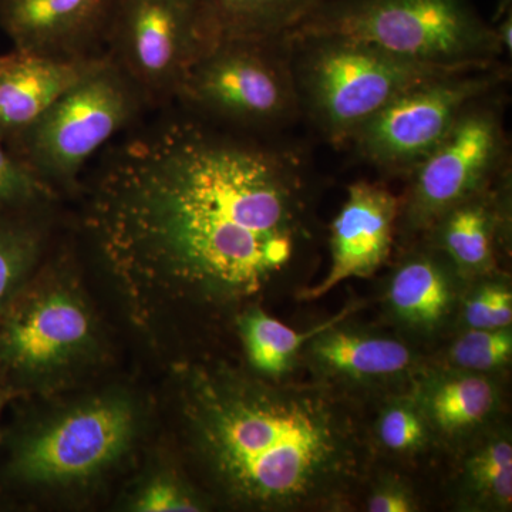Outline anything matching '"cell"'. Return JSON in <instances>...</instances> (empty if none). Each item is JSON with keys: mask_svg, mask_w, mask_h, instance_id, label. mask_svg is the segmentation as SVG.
<instances>
[{"mask_svg": "<svg viewBox=\"0 0 512 512\" xmlns=\"http://www.w3.org/2000/svg\"><path fill=\"white\" fill-rule=\"evenodd\" d=\"M309 355L325 375L357 383L394 379L413 365L412 352L399 340L333 325L309 340Z\"/></svg>", "mask_w": 512, "mask_h": 512, "instance_id": "17", "label": "cell"}, {"mask_svg": "<svg viewBox=\"0 0 512 512\" xmlns=\"http://www.w3.org/2000/svg\"><path fill=\"white\" fill-rule=\"evenodd\" d=\"M339 319L340 316L322 326L298 332L258 306H251L239 316L238 330L252 372L268 379L284 376L303 346Z\"/></svg>", "mask_w": 512, "mask_h": 512, "instance_id": "21", "label": "cell"}, {"mask_svg": "<svg viewBox=\"0 0 512 512\" xmlns=\"http://www.w3.org/2000/svg\"><path fill=\"white\" fill-rule=\"evenodd\" d=\"M505 79L507 70L498 63L431 77L390 101L350 141L367 163L410 174L440 146L464 110Z\"/></svg>", "mask_w": 512, "mask_h": 512, "instance_id": "9", "label": "cell"}, {"mask_svg": "<svg viewBox=\"0 0 512 512\" xmlns=\"http://www.w3.org/2000/svg\"><path fill=\"white\" fill-rule=\"evenodd\" d=\"M106 55L57 60L13 50L0 56V141L9 143L32 126L62 94L96 69Z\"/></svg>", "mask_w": 512, "mask_h": 512, "instance_id": "14", "label": "cell"}, {"mask_svg": "<svg viewBox=\"0 0 512 512\" xmlns=\"http://www.w3.org/2000/svg\"><path fill=\"white\" fill-rule=\"evenodd\" d=\"M367 510L372 512H409L414 510L410 495L404 493L402 488H380L370 497Z\"/></svg>", "mask_w": 512, "mask_h": 512, "instance_id": "28", "label": "cell"}, {"mask_svg": "<svg viewBox=\"0 0 512 512\" xmlns=\"http://www.w3.org/2000/svg\"><path fill=\"white\" fill-rule=\"evenodd\" d=\"M510 167L487 187L451 208L427 231L433 234L437 251L467 274H478L494 262L495 234L500 225L498 198L510 185Z\"/></svg>", "mask_w": 512, "mask_h": 512, "instance_id": "15", "label": "cell"}, {"mask_svg": "<svg viewBox=\"0 0 512 512\" xmlns=\"http://www.w3.org/2000/svg\"><path fill=\"white\" fill-rule=\"evenodd\" d=\"M46 210L0 214V315L43 264L50 235Z\"/></svg>", "mask_w": 512, "mask_h": 512, "instance_id": "20", "label": "cell"}, {"mask_svg": "<svg viewBox=\"0 0 512 512\" xmlns=\"http://www.w3.org/2000/svg\"><path fill=\"white\" fill-rule=\"evenodd\" d=\"M185 448L224 503L295 511L339 500L360 483L370 448L359 419L328 390L279 386L225 363L177 375Z\"/></svg>", "mask_w": 512, "mask_h": 512, "instance_id": "2", "label": "cell"}, {"mask_svg": "<svg viewBox=\"0 0 512 512\" xmlns=\"http://www.w3.org/2000/svg\"><path fill=\"white\" fill-rule=\"evenodd\" d=\"M120 0H0V28L16 52L47 59L104 56Z\"/></svg>", "mask_w": 512, "mask_h": 512, "instance_id": "12", "label": "cell"}, {"mask_svg": "<svg viewBox=\"0 0 512 512\" xmlns=\"http://www.w3.org/2000/svg\"><path fill=\"white\" fill-rule=\"evenodd\" d=\"M323 0H197L204 53L231 40L282 39ZM202 53V55H204Z\"/></svg>", "mask_w": 512, "mask_h": 512, "instance_id": "16", "label": "cell"}, {"mask_svg": "<svg viewBox=\"0 0 512 512\" xmlns=\"http://www.w3.org/2000/svg\"><path fill=\"white\" fill-rule=\"evenodd\" d=\"M146 109L136 87L106 55L6 146L57 191H73L94 153Z\"/></svg>", "mask_w": 512, "mask_h": 512, "instance_id": "7", "label": "cell"}, {"mask_svg": "<svg viewBox=\"0 0 512 512\" xmlns=\"http://www.w3.org/2000/svg\"><path fill=\"white\" fill-rule=\"evenodd\" d=\"M511 0L504 2V13L498 19L497 25H493L495 35H497L498 42H500L503 53L511 56L512 52V13H511Z\"/></svg>", "mask_w": 512, "mask_h": 512, "instance_id": "29", "label": "cell"}, {"mask_svg": "<svg viewBox=\"0 0 512 512\" xmlns=\"http://www.w3.org/2000/svg\"><path fill=\"white\" fill-rule=\"evenodd\" d=\"M400 201L382 185L359 181L330 228L332 262L322 282L303 293V299L322 298L352 278L375 274L392 251Z\"/></svg>", "mask_w": 512, "mask_h": 512, "instance_id": "13", "label": "cell"}, {"mask_svg": "<svg viewBox=\"0 0 512 512\" xmlns=\"http://www.w3.org/2000/svg\"><path fill=\"white\" fill-rule=\"evenodd\" d=\"M143 427L140 402L127 390L77 397L9 431L0 476L15 490H82L131 456Z\"/></svg>", "mask_w": 512, "mask_h": 512, "instance_id": "3", "label": "cell"}, {"mask_svg": "<svg viewBox=\"0 0 512 512\" xmlns=\"http://www.w3.org/2000/svg\"><path fill=\"white\" fill-rule=\"evenodd\" d=\"M389 298L403 322L414 328H434L443 322L453 303L446 264L436 252L410 256L394 274Z\"/></svg>", "mask_w": 512, "mask_h": 512, "instance_id": "18", "label": "cell"}, {"mask_svg": "<svg viewBox=\"0 0 512 512\" xmlns=\"http://www.w3.org/2000/svg\"><path fill=\"white\" fill-rule=\"evenodd\" d=\"M59 197V191L46 183L0 141V214L45 210Z\"/></svg>", "mask_w": 512, "mask_h": 512, "instance_id": "23", "label": "cell"}, {"mask_svg": "<svg viewBox=\"0 0 512 512\" xmlns=\"http://www.w3.org/2000/svg\"><path fill=\"white\" fill-rule=\"evenodd\" d=\"M468 483L474 493L497 507L512 503V447L510 440H493L467 464Z\"/></svg>", "mask_w": 512, "mask_h": 512, "instance_id": "24", "label": "cell"}, {"mask_svg": "<svg viewBox=\"0 0 512 512\" xmlns=\"http://www.w3.org/2000/svg\"><path fill=\"white\" fill-rule=\"evenodd\" d=\"M103 355L99 319L66 256L40 265L0 315V384L13 397L60 389Z\"/></svg>", "mask_w": 512, "mask_h": 512, "instance_id": "4", "label": "cell"}, {"mask_svg": "<svg viewBox=\"0 0 512 512\" xmlns=\"http://www.w3.org/2000/svg\"><path fill=\"white\" fill-rule=\"evenodd\" d=\"M336 36L434 66L468 69L503 56L473 0H323L282 39Z\"/></svg>", "mask_w": 512, "mask_h": 512, "instance_id": "5", "label": "cell"}, {"mask_svg": "<svg viewBox=\"0 0 512 512\" xmlns=\"http://www.w3.org/2000/svg\"><path fill=\"white\" fill-rule=\"evenodd\" d=\"M497 404V392L487 377L456 373L431 380L421 393V413L441 433L461 434L488 419Z\"/></svg>", "mask_w": 512, "mask_h": 512, "instance_id": "19", "label": "cell"}, {"mask_svg": "<svg viewBox=\"0 0 512 512\" xmlns=\"http://www.w3.org/2000/svg\"><path fill=\"white\" fill-rule=\"evenodd\" d=\"M177 100L234 126L291 123L302 113L291 47L285 39L218 43L192 64Z\"/></svg>", "mask_w": 512, "mask_h": 512, "instance_id": "8", "label": "cell"}, {"mask_svg": "<svg viewBox=\"0 0 512 512\" xmlns=\"http://www.w3.org/2000/svg\"><path fill=\"white\" fill-rule=\"evenodd\" d=\"M285 40L291 47L301 111L336 146L350 141L367 120L410 87L464 70L414 62L345 37Z\"/></svg>", "mask_w": 512, "mask_h": 512, "instance_id": "6", "label": "cell"}, {"mask_svg": "<svg viewBox=\"0 0 512 512\" xmlns=\"http://www.w3.org/2000/svg\"><path fill=\"white\" fill-rule=\"evenodd\" d=\"M466 322L471 329H507L512 322V295L503 285H484L466 303Z\"/></svg>", "mask_w": 512, "mask_h": 512, "instance_id": "27", "label": "cell"}, {"mask_svg": "<svg viewBox=\"0 0 512 512\" xmlns=\"http://www.w3.org/2000/svg\"><path fill=\"white\" fill-rule=\"evenodd\" d=\"M126 510L136 512L204 511L207 504L183 476L171 468L148 471L126 498Z\"/></svg>", "mask_w": 512, "mask_h": 512, "instance_id": "22", "label": "cell"}, {"mask_svg": "<svg viewBox=\"0 0 512 512\" xmlns=\"http://www.w3.org/2000/svg\"><path fill=\"white\" fill-rule=\"evenodd\" d=\"M202 53L197 0H120L107 55L136 87L147 109L177 100Z\"/></svg>", "mask_w": 512, "mask_h": 512, "instance_id": "11", "label": "cell"}, {"mask_svg": "<svg viewBox=\"0 0 512 512\" xmlns=\"http://www.w3.org/2000/svg\"><path fill=\"white\" fill-rule=\"evenodd\" d=\"M494 94L471 103L440 146L410 173L412 183L400 212L414 231H427L510 167L503 107Z\"/></svg>", "mask_w": 512, "mask_h": 512, "instance_id": "10", "label": "cell"}, {"mask_svg": "<svg viewBox=\"0 0 512 512\" xmlns=\"http://www.w3.org/2000/svg\"><path fill=\"white\" fill-rule=\"evenodd\" d=\"M12 399L13 394L10 393L6 387H3L2 384H0V417H2L5 407L8 406L10 402H12Z\"/></svg>", "mask_w": 512, "mask_h": 512, "instance_id": "30", "label": "cell"}, {"mask_svg": "<svg viewBox=\"0 0 512 512\" xmlns=\"http://www.w3.org/2000/svg\"><path fill=\"white\" fill-rule=\"evenodd\" d=\"M512 356V338L507 329H470L451 349V360L470 372H487L507 365Z\"/></svg>", "mask_w": 512, "mask_h": 512, "instance_id": "25", "label": "cell"}, {"mask_svg": "<svg viewBox=\"0 0 512 512\" xmlns=\"http://www.w3.org/2000/svg\"><path fill=\"white\" fill-rule=\"evenodd\" d=\"M309 201L299 151L177 117L110 154L84 228L131 318L153 332L271 284L311 235Z\"/></svg>", "mask_w": 512, "mask_h": 512, "instance_id": "1", "label": "cell"}, {"mask_svg": "<svg viewBox=\"0 0 512 512\" xmlns=\"http://www.w3.org/2000/svg\"><path fill=\"white\" fill-rule=\"evenodd\" d=\"M380 443L396 453L419 450L427 440V420L417 404L393 403L377 423Z\"/></svg>", "mask_w": 512, "mask_h": 512, "instance_id": "26", "label": "cell"}]
</instances>
